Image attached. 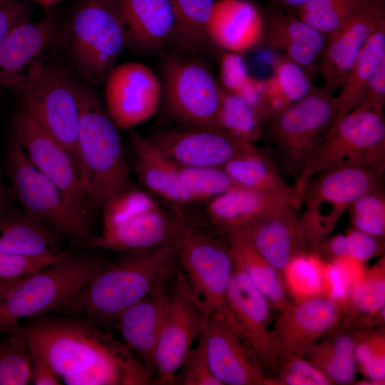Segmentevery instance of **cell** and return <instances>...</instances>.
<instances>
[{
	"instance_id": "cell-1",
	"label": "cell",
	"mask_w": 385,
	"mask_h": 385,
	"mask_svg": "<svg viewBox=\"0 0 385 385\" xmlns=\"http://www.w3.org/2000/svg\"><path fill=\"white\" fill-rule=\"evenodd\" d=\"M6 334L22 337L66 385H145L152 369L123 342L87 317L46 315Z\"/></svg>"
},
{
	"instance_id": "cell-2",
	"label": "cell",
	"mask_w": 385,
	"mask_h": 385,
	"mask_svg": "<svg viewBox=\"0 0 385 385\" xmlns=\"http://www.w3.org/2000/svg\"><path fill=\"white\" fill-rule=\"evenodd\" d=\"M176 262L174 241L148 251L131 252L113 262H101L60 314L83 316L103 327L115 324L124 311L164 285Z\"/></svg>"
},
{
	"instance_id": "cell-3",
	"label": "cell",
	"mask_w": 385,
	"mask_h": 385,
	"mask_svg": "<svg viewBox=\"0 0 385 385\" xmlns=\"http://www.w3.org/2000/svg\"><path fill=\"white\" fill-rule=\"evenodd\" d=\"M79 106L78 153L90 208L101 210L115 194L131 187L118 128L86 84L73 78Z\"/></svg>"
},
{
	"instance_id": "cell-4",
	"label": "cell",
	"mask_w": 385,
	"mask_h": 385,
	"mask_svg": "<svg viewBox=\"0 0 385 385\" xmlns=\"http://www.w3.org/2000/svg\"><path fill=\"white\" fill-rule=\"evenodd\" d=\"M56 47L63 50L86 85H103L128 48L126 29L117 1L77 0L63 20Z\"/></svg>"
},
{
	"instance_id": "cell-5",
	"label": "cell",
	"mask_w": 385,
	"mask_h": 385,
	"mask_svg": "<svg viewBox=\"0 0 385 385\" xmlns=\"http://www.w3.org/2000/svg\"><path fill=\"white\" fill-rule=\"evenodd\" d=\"M174 245L183 271L177 284L203 314L242 335L227 302L235 265L228 243L188 228L179 219Z\"/></svg>"
},
{
	"instance_id": "cell-6",
	"label": "cell",
	"mask_w": 385,
	"mask_h": 385,
	"mask_svg": "<svg viewBox=\"0 0 385 385\" xmlns=\"http://www.w3.org/2000/svg\"><path fill=\"white\" fill-rule=\"evenodd\" d=\"M102 261L63 252L53 262L0 294V334L24 319L60 313L83 289Z\"/></svg>"
},
{
	"instance_id": "cell-7",
	"label": "cell",
	"mask_w": 385,
	"mask_h": 385,
	"mask_svg": "<svg viewBox=\"0 0 385 385\" xmlns=\"http://www.w3.org/2000/svg\"><path fill=\"white\" fill-rule=\"evenodd\" d=\"M346 167L366 168L384 174L383 111L354 110L332 125L293 187L302 200L304 189L314 175L330 168Z\"/></svg>"
},
{
	"instance_id": "cell-8",
	"label": "cell",
	"mask_w": 385,
	"mask_h": 385,
	"mask_svg": "<svg viewBox=\"0 0 385 385\" xmlns=\"http://www.w3.org/2000/svg\"><path fill=\"white\" fill-rule=\"evenodd\" d=\"M6 166L12 189L23 211L52 227L76 246L91 235V220L70 202L58 187L31 162L12 137L6 149Z\"/></svg>"
},
{
	"instance_id": "cell-9",
	"label": "cell",
	"mask_w": 385,
	"mask_h": 385,
	"mask_svg": "<svg viewBox=\"0 0 385 385\" xmlns=\"http://www.w3.org/2000/svg\"><path fill=\"white\" fill-rule=\"evenodd\" d=\"M337 111L336 96L322 86H312L266 124L264 134L295 180L333 123Z\"/></svg>"
},
{
	"instance_id": "cell-10",
	"label": "cell",
	"mask_w": 385,
	"mask_h": 385,
	"mask_svg": "<svg viewBox=\"0 0 385 385\" xmlns=\"http://www.w3.org/2000/svg\"><path fill=\"white\" fill-rule=\"evenodd\" d=\"M383 173L361 168H334L314 175L302 195L299 217L302 235L309 247L327 237L342 215L361 195L379 188Z\"/></svg>"
},
{
	"instance_id": "cell-11",
	"label": "cell",
	"mask_w": 385,
	"mask_h": 385,
	"mask_svg": "<svg viewBox=\"0 0 385 385\" xmlns=\"http://www.w3.org/2000/svg\"><path fill=\"white\" fill-rule=\"evenodd\" d=\"M13 90L20 94L21 106L65 146L80 168L79 106L73 78L41 57L30 66Z\"/></svg>"
},
{
	"instance_id": "cell-12",
	"label": "cell",
	"mask_w": 385,
	"mask_h": 385,
	"mask_svg": "<svg viewBox=\"0 0 385 385\" xmlns=\"http://www.w3.org/2000/svg\"><path fill=\"white\" fill-rule=\"evenodd\" d=\"M162 79L167 107L176 119L190 127L222 130L217 120L220 84L205 63L168 56Z\"/></svg>"
},
{
	"instance_id": "cell-13",
	"label": "cell",
	"mask_w": 385,
	"mask_h": 385,
	"mask_svg": "<svg viewBox=\"0 0 385 385\" xmlns=\"http://www.w3.org/2000/svg\"><path fill=\"white\" fill-rule=\"evenodd\" d=\"M12 130V137L33 165L58 187L70 202L91 216L80 168L65 146L21 105L13 118Z\"/></svg>"
},
{
	"instance_id": "cell-14",
	"label": "cell",
	"mask_w": 385,
	"mask_h": 385,
	"mask_svg": "<svg viewBox=\"0 0 385 385\" xmlns=\"http://www.w3.org/2000/svg\"><path fill=\"white\" fill-rule=\"evenodd\" d=\"M234 261L227 292L230 309L245 341L262 369L275 374L283 354L271 327L272 308L235 257Z\"/></svg>"
},
{
	"instance_id": "cell-15",
	"label": "cell",
	"mask_w": 385,
	"mask_h": 385,
	"mask_svg": "<svg viewBox=\"0 0 385 385\" xmlns=\"http://www.w3.org/2000/svg\"><path fill=\"white\" fill-rule=\"evenodd\" d=\"M103 85L106 111L119 129H132L150 118L158 108L161 83L144 63L115 66Z\"/></svg>"
},
{
	"instance_id": "cell-16",
	"label": "cell",
	"mask_w": 385,
	"mask_h": 385,
	"mask_svg": "<svg viewBox=\"0 0 385 385\" xmlns=\"http://www.w3.org/2000/svg\"><path fill=\"white\" fill-rule=\"evenodd\" d=\"M347 302L317 296L294 301L279 312L273 326L282 354L304 357L312 346L343 322Z\"/></svg>"
},
{
	"instance_id": "cell-17",
	"label": "cell",
	"mask_w": 385,
	"mask_h": 385,
	"mask_svg": "<svg viewBox=\"0 0 385 385\" xmlns=\"http://www.w3.org/2000/svg\"><path fill=\"white\" fill-rule=\"evenodd\" d=\"M197 339L222 385H272L242 336L227 324L204 314Z\"/></svg>"
},
{
	"instance_id": "cell-18",
	"label": "cell",
	"mask_w": 385,
	"mask_h": 385,
	"mask_svg": "<svg viewBox=\"0 0 385 385\" xmlns=\"http://www.w3.org/2000/svg\"><path fill=\"white\" fill-rule=\"evenodd\" d=\"M178 165L223 167L238 157L262 151L220 129L190 127L165 132L150 139Z\"/></svg>"
},
{
	"instance_id": "cell-19",
	"label": "cell",
	"mask_w": 385,
	"mask_h": 385,
	"mask_svg": "<svg viewBox=\"0 0 385 385\" xmlns=\"http://www.w3.org/2000/svg\"><path fill=\"white\" fill-rule=\"evenodd\" d=\"M204 314L177 284L154 351L158 384H175L178 370L200 334Z\"/></svg>"
},
{
	"instance_id": "cell-20",
	"label": "cell",
	"mask_w": 385,
	"mask_h": 385,
	"mask_svg": "<svg viewBox=\"0 0 385 385\" xmlns=\"http://www.w3.org/2000/svg\"><path fill=\"white\" fill-rule=\"evenodd\" d=\"M383 19L384 0H370L345 24L327 36L317 69L323 81L322 88L333 94L341 88L359 53Z\"/></svg>"
},
{
	"instance_id": "cell-21",
	"label": "cell",
	"mask_w": 385,
	"mask_h": 385,
	"mask_svg": "<svg viewBox=\"0 0 385 385\" xmlns=\"http://www.w3.org/2000/svg\"><path fill=\"white\" fill-rule=\"evenodd\" d=\"M62 22L50 7L38 20L13 30L0 45V89H14L34 61L56 47Z\"/></svg>"
},
{
	"instance_id": "cell-22",
	"label": "cell",
	"mask_w": 385,
	"mask_h": 385,
	"mask_svg": "<svg viewBox=\"0 0 385 385\" xmlns=\"http://www.w3.org/2000/svg\"><path fill=\"white\" fill-rule=\"evenodd\" d=\"M178 218L173 220L158 205L133 215L120 223L102 228L80 247L115 251L143 252L174 241Z\"/></svg>"
},
{
	"instance_id": "cell-23",
	"label": "cell",
	"mask_w": 385,
	"mask_h": 385,
	"mask_svg": "<svg viewBox=\"0 0 385 385\" xmlns=\"http://www.w3.org/2000/svg\"><path fill=\"white\" fill-rule=\"evenodd\" d=\"M296 210L284 203L242 228L257 250L277 271L282 281L289 262L309 247L303 239Z\"/></svg>"
},
{
	"instance_id": "cell-24",
	"label": "cell",
	"mask_w": 385,
	"mask_h": 385,
	"mask_svg": "<svg viewBox=\"0 0 385 385\" xmlns=\"http://www.w3.org/2000/svg\"><path fill=\"white\" fill-rule=\"evenodd\" d=\"M263 14V41L284 58L301 66L310 76L317 72L327 36L300 19L272 6Z\"/></svg>"
},
{
	"instance_id": "cell-25",
	"label": "cell",
	"mask_w": 385,
	"mask_h": 385,
	"mask_svg": "<svg viewBox=\"0 0 385 385\" xmlns=\"http://www.w3.org/2000/svg\"><path fill=\"white\" fill-rule=\"evenodd\" d=\"M263 14L247 0L215 1L207 36L222 51L242 53L262 43Z\"/></svg>"
},
{
	"instance_id": "cell-26",
	"label": "cell",
	"mask_w": 385,
	"mask_h": 385,
	"mask_svg": "<svg viewBox=\"0 0 385 385\" xmlns=\"http://www.w3.org/2000/svg\"><path fill=\"white\" fill-rule=\"evenodd\" d=\"M170 296L163 285L124 311L115 322L123 342L152 370L154 351L167 317Z\"/></svg>"
},
{
	"instance_id": "cell-27",
	"label": "cell",
	"mask_w": 385,
	"mask_h": 385,
	"mask_svg": "<svg viewBox=\"0 0 385 385\" xmlns=\"http://www.w3.org/2000/svg\"><path fill=\"white\" fill-rule=\"evenodd\" d=\"M116 1L126 29L128 48L153 53L173 38L175 16L170 0Z\"/></svg>"
},
{
	"instance_id": "cell-28",
	"label": "cell",
	"mask_w": 385,
	"mask_h": 385,
	"mask_svg": "<svg viewBox=\"0 0 385 385\" xmlns=\"http://www.w3.org/2000/svg\"><path fill=\"white\" fill-rule=\"evenodd\" d=\"M132 147L135 155V171L139 181L151 192L175 204L193 202L183 187L178 165L155 145L133 128L130 129Z\"/></svg>"
},
{
	"instance_id": "cell-29",
	"label": "cell",
	"mask_w": 385,
	"mask_h": 385,
	"mask_svg": "<svg viewBox=\"0 0 385 385\" xmlns=\"http://www.w3.org/2000/svg\"><path fill=\"white\" fill-rule=\"evenodd\" d=\"M60 236L47 224L23 210L0 212V250L28 257L56 255Z\"/></svg>"
},
{
	"instance_id": "cell-30",
	"label": "cell",
	"mask_w": 385,
	"mask_h": 385,
	"mask_svg": "<svg viewBox=\"0 0 385 385\" xmlns=\"http://www.w3.org/2000/svg\"><path fill=\"white\" fill-rule=\"evenodd\" d=\"M284 203L288 204L264 192L240 186L211 199L207 213L211 221L226 233L247 227L269 210Z\"/></svg>"
},
{
	"instance_id": "cell-31",
	"label": "cell",
	"mask_w": 385,
	"mask_h": 385,
	"mask_svg": "<svg viewBox=\"0 0 385 385\" xmlns=\"http://www.w3.org/2000/svg\"><path fill=\"white\" fill-rule=\"evenodd\" d=\"M324 337L312 346L304 358L332 384H352L356 371L354 329L342 323Z\"/></svg>"
},
{
	"instance_id": "cell-32",
	"label": "cell",
	"mask_w": 385,
	"mask_h": 385,
	"mask_svg": "<svg viewBox=\"0 0 385 385\" xmlns=\"http://www.w3.org/2000/svg\"><path fill=\"white\" fill-rule=\"evenodd\" d=\"M234 257L239 262L254 284L278 312L291 303L277 271L257 250L242 229L225 233Z\"/></svg>"
},
{
	"instance_id": "cell-33",
	"label": "cell",
	"mask_w": 385,
	"mask_h": 385,
	"mask_svg": "<svg viewBox=\"0 0 385 385\" xmlns=\"http://www.w3.org/2000/svg\"><path fill=\"white\" fill-rule=\"evenodd\" d=\"M240 185L280 199L299 210L302 200L262 151L235 158L223 166Z\"/></svg>"
},
{
	"instance_id": "cell-34",
	"label": "cell",
	"mask_w": 385,
	"mask_h": 385,
	"mask_svg": "<svg viewBox=\"0 0 385 385\" xmlns=\"http://www.w3.org/2000/svg\"><path fill=\"white\" fill-rule=\"evenodd\" d=\"M384 59L385 19H383L359 53L339 94L336 96L337 111L332 125L351 113L359 105L368 82Z\"/></svg>"
},
{
	"instance_id": "cell-35",
	"label": "cell",
	"mask_w": 385,
	"mask_h": 385,
	"mask_svg": "<svg viewBox=\"0 0 385 385\" xmlns=\"http://www.w3.org/2000/svg\"><path fill=\"white\" fill-rule=\"evenodd\" d=\"M312 87L311 76L301 66L284 57L277 59L272 76L264 80L265 96L272 118L305 96Z\"/></svg>"
},
{
	"instance_id": "cell-36",
	"label": "cell",
	"mask_w": 385,
	"mask_h": 385,
	"mask_svg": "<svg viewBox=\"0 0 385 385\" xmlns=\"http://www.w3.org/2000/svg\"><path fill=\"white\" fill-rule=\"evenodd\" d=\"M175 16L173 38L186 51H202L210 43L207 24L215 0H170Z\"/></svg>"
},
{
	"instance_id": "cell-37",
	"label": "cell",
	"mask_w": 385,
	"mask_h": 385,
	"mask_svg": "<svg viewBox=\"0 0 385 385\" xmlns=\"http://www.w3.org/2000/svg\"><path fill=\"white\" fill-rule=\"evenodd\" d=\"M325 262L317 252H303L287 266L283 282L294 301L324 295Z\"/></svg>"
},
{
	"instance_id": "cell-38",
	"label": "cell",
	"mask_w": 385,
	"mask_h": 385,
	"mask_svg": "<svg viewBox=\"0 0 385 385\" xmlns=\"http://www.w3.org/2000/svg\"><path fill=\"white\" fill-rule=\"evenodd\" d=\"M219 126L242 141L255 144L264 135L263 125L253 108L220 85Z\"/></svg>"
},
{
	"instance_id": "cell-39",
	"label": "cell",
	"mask_w": 385,
	"mask_h": 385,
	"mask_svg": "<svg viewBox=\"0 0 385 385\" xmlns=\"http://www.w3.org/2000/svg\"><path fill=\"white\" fill-rule=\"evenodd\" d=\"M383 309H385L384 256L371 267L366 269L351 286L345 319L374 314Z\"/></svg>"
},
{
	"instance_id": "cell-40",
	"label": "cell",
	"mask_w": 385,
	"mask_h": 385,
	"mask_svg": "<svg viewBox=\"0 0 385 385\" xmlns=\"http://www.w3.org/2000/svg\"><path fill=\"white\" fill-rule=\"evenodd\" d=\"M370 0H310L296 15L312 27L329 36L341 28Z\"/></svg>"
},
{
	"instance_id": "cell-41",
	"label": "cell",
	"mask_w": 385,
	"mask_h": 385,
	"mask_svg": "<svg viewBox=\"0 0 385 385\" xmlns=\"http://www.w3.org/2000/svg\"><path fill=\"white\" fill-rule=\"evenodd\" d=\"M180 183L192 201L211 200L240 187L223 167H191L178 165Z\"/></svg>"
},
{
	"instance_id": "cell-42",
	"label": "cell",
	"mask_w": 385,
	"mask_h": 385,
	"mask_svg": "<svg viewBox=\"0 0 385 385\" xmlns=\"http://www.w3.org/2000/svg\"><path fill=\"white\" fill-rule=\"evenodd\" d=\"M355 331L356 369L371 384L385 383V334L383 327Z\"/></svg>"
},
{
	"instance_id": "cell-43",
	"label": "cell",
	"mask_w": 385,
	"mask_h": 385,
	"mask_svg": "<svg viewBox=\"0 0 385 385\" xmlns=\"http://www.w3.org/2000/svg\"><path fill=\"white\" fill-rule=\"evenodd\" d=\"M0 337V385L30 384L31 354L24 339L16 334Z\"/></svg>"
},
{
	"instance_id": "cell-44",
	"label": "cell",
	"mask_w": 385,
	"mask_h": 385,
	"mask_svg": "<svg viewBox=\"0 0 385 385\" xmlns=\"http://www.w3.org/2000/svg\"><path fill=\"white\" fill-rule=\"evenodd\" d=\"M349 210L353 228L384 239L385 197L380 188L361 195Z\"/></svg>"
},
{
	"instance_id": "cell-45",
	"label": "cell",
	"mask_w": 385,
	"mask_h": 385,
	"mask_svg": "<svg viewBox=\"0 0 385 385\" xmlns=\"http://www.w3.org/2000/svg\"><path fill=\"white\" fill-rule=\"evenodd\" d=\"M272 385H330L329 380L303 356L283 354Z\"/></svg>"
},
{
	"instance_id": "cell-46",
	"label": "cell",
	"mask_w": 385,
	"mask_h": 385,
	"mask_svg": "<svg viewBox=\"0 0 385 385\" xmlns=\"http://www.w3.org/2000/svg\"><path fill=\"white\" fill-rule=\"evenodd\" d=\"M183 385H222L213 375L202 346L198 340L191 349L178 370L175 384Z\"/></svg>"
},
{
	"instance_id": "cell-47",
	"label": "cell",
	"mask_w": 385,
	"mask_h": 385,
	"mask_svg": "<svg viewBox=\"0 0 385 385\" xmlns=\"http://www.w3.org/2000/svg\"><path fill=\"white\" fill-rule=\"evenodd\" d=\"M28 257L0 250V279L13 280L25 277L53 262L62 254Z\"/></svg>"
},
{
	"instance_id": "cell-48",
	"label": "cell",
	"mask_w": 385,
	"mask_h": 385,
	"mask_svg": "<svg viewBox=\"0 0 385 385\" xmlns=\"http://www.w3.org/2000/svg\"><path fill=\"white\" fill-rule=\"evenodd\" d=\"M219 77L220 86L235 94L251 76L241 54L222 50L219 58Z\"/></svg>"
},
{
	"instance_id": "cell-49",
	"label": "cell",
	"mask_w": 385,
	"mask_h": 385,
	"mask_svg": "<svg viewBox=\"0 0 385 385\" xmlns=\"http://www.w3.org/2000/svg\"><path fill=\"white\" fill-rule=\"evenodd\" d=\"M344 235L345 257L366 263L384 252V238L372 236L354 228Z\"/></svg>"
},
{
	"instance_id": "cell-50",
	"label": "cell",
	"mask_w": 385,
	"mask_h": 385,
	"mask_svg": "<svg viewBox=\"0 0 385 385\" xmlns=\"http://www.w3.org/2000/svg\"><path fill=\"white\" fill-rule=\"evenodd\" d=\"M31 21V9L25 0H0V45L19 25Z\"/></svg>"
},
{
	"instance_id": "cell-51",
	"label": "cell",
	"mask_w": 385,
	"mask_h": 385,
	"mask_svg": "<svg viewBox=\"0 0 385 385\" xmlns=\"http://www.w3.org/2000/svg\"><path fill=\"white\" fill-rule=\"evenodd\" d=\"M385 103V59L380 63L366 87L364 96L354 110L383 111Z\"/></svg>"
},
{
	"instance_id": "cell-52",
	"label": "cell",
	"mask_w": 385,
	"mask_h": 385,
	"mask_svg": "<svg viewBox=\"0 0 385 385\" xmlns=\"http://www.w3.org/2000/svg\"><path fill=\"white\" fill-rule=\"evenodd\" d=\"M31 354V373L30 384L60 385L62 381L48 362L36 351Z\"/></svg>"
},
{
	"instance_id": "cell-53",
	"label": "cell",
	"mask_w": 385,
	"mask_h": 385,
	"mask_svg": "<svg viewBox=\"0 0 385 385\" xmlns=\"http://www.w3.org/2000/svg\"><path fill=\"white\" fill-rule=\"evenodd\" d=\"M272 6H277L282 10L292 14L310 0H268Z\"/></svg>"
},
{
	"instance_id": "cell-54",
	"label": "cell",
	"mask_w": 385,
	"mask_h": 385,
	"mask_svg": "<svg viewBox=\"0 0 385 385\" xmlns=\"http://www.w3.org/2000/svg\"><path fill=\"white\" fill-rule=\"evenodd\" d=\"M21 279L13 280H4L0 279V294L4 292L6 289L17 283Z\"/></svg>"
},
{
	"instance_id": "cell-55",
	"label": "cell",
	"mask_w": 385,
	"mask_h": 385,
	"mask_svg": "<svg viewBox=\"0 0 385 385\" xmlns=\"http://www.w3.org/2000/svg\"><path fill=\"white\" fill-rule=\"evenodd\" d=\"M43 8L47 9L53 6L54 4L63 1V0H34Z\"/></svg>"
},
{
	"instance_id": "cell-56",
	"label": "cell",
	"mask_w": 385,
	"mask_h": 385,
	"mask_svg": "<svg viewBox=\"0 0 385 385\" xmlns=\"http://www.w3.org/2000/svg\"><path fill=\"white\" fill-rule=\"evenodd\" d=\"M3 200H4L3 188H2L1 183L0 180V212L4 210Z\"/></svg>"
}]
</instances>
